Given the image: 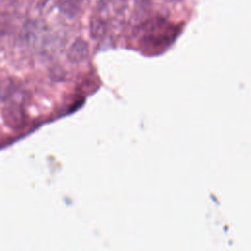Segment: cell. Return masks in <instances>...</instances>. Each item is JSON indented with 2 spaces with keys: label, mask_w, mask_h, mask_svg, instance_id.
Here are the masks:
<instances>
[{
  "label": "cell",
  "mask_w": 251,
  "mask_h": 251,
  "mask_svg": "<svg viewBox=\"0 0 251 251\" xmlns=\"http://www.w3.org/2000/svg\"><path fill=\"white\" fill-rule=\"evenodd\" d=\"M87 54V44L82 39L75 40L69 50V58L72 61H80Z\"/></svg>",
  "instance_id": "cell-1"
},
{
  "label": "cell",
  "mask_w": 251,
  "mask_h": 251,
  "mask_svg": "<svg viewBox=\"0 0 251 251\" xmlns=\"http://www.w3.org/2000/svg\"><path fill=\"white\" fill-rule=\"evenodd\" d=\"M81 7V0H65L61 4V9L69 16L75 15Z\"/></svg>",
  "instance_id": "cell-2"
},
{
  "label": "cell",
  "mask_w": 251,
  "mask_h": 251,
  "mask_svg": "<svg viewBox=\"0 0 251 251\" xmlns=\"http://www.w3.org/2000/svg\"><path fill=\"white\" fill-rule=\"evenodd\" d=\"M91 33L92 36L100 35L105 29V24L100 19H93L91 22Z\"/></svg>",
  "instance_id": "cell-3"
}]
</instances>
